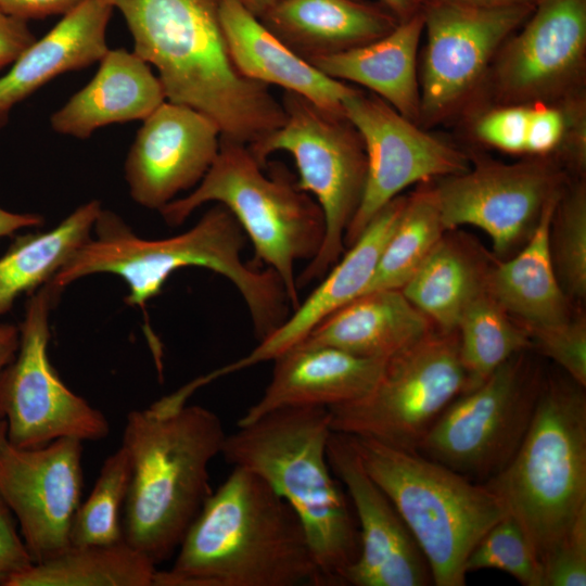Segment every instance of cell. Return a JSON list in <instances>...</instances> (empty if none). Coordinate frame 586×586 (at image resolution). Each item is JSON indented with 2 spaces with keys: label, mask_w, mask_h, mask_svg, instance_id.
<instances>
[{
  "label": "cell",
  "mask_w": 586,
  "mask_h": 586,
  "mask_svg": "<svg viewBox=\"0 0 586 586\" xmlns=\"http://www.w3.org/2000/svg\"><path fill=\"white\" fill-rule=\"evenodd\" d=\"M119 10L132 51L153 65L166 100L213 119L220 139L251 144L279 128L285 113L269 86L234 66L219 0H103Z\"/></svg>",
  "instance_id": "obj_1"
},
{
  "label": "cell",
  "mask_w": 586,
  "mask_h": 586,
  "mask_svg": "<svg viewBox=\"0 0 586 586\" xmlns=\"http://www.w3.org/2000/svg\"><path fill=\"white\" fill-rule=\"evenodd\" d=\"M323 586L290 505L254 472L233 467L153 586Z\"/></svg>",
  "instance_id": "obj_2"
},
{
  "label": "cell",
  "mask_w": 586,
  "mask_h": 586,
  "mask_svg": "<svg viewBox=\"0 0 586 586\" xmlns=\"http://www.w3.org/2000/svg\"><path fill=\"white\" fill-rule=\"evenodd\" d=\"M92 232L48 282L60 295L80 278L111 273L128 285L125 303L143 307L162 292L176 270L200 267L227 278L237 288L259 341L289 317L290 301L280 278L271 268L257 270L242 262L244 231L221 204L215 203L189 230L166 239H142L119 215L104 208Z\"/></svg>",
  "instance_id": "obj_3"
},
{
  "label": "cell",
  "mask_w": 586,
  "mask_h": 586,
  "mask_svg": "<svg viewBox=\"0 0 586 586\" xmlns=\"http://www.w3.org/2000/svg\"><path fill=\"white\" fill-rule=\"evenodd\" d=\"M226 436L215 412L169 396L127 415L122 446L131 474L123 536L156 565L177 551L212 494L209 464Z\"/></svg>",
  "instance_id": "obj_4"
},
{
  "label": "cell",
  "mask_w": 586,
  "mask_h": 586,
  "mask_svg": "<svg viewBox=\"0 0 586 586\" xmlns=\"http://www.w3.org/2000/svg\"><path fill=\"white\" fill-rule=\"evenodd\" d=\"M227 434L220 455L260 476L294 510L307 534L323 586L344 585L359 552L349 500L328 461L329 409L288 407Z\"/></svg>",
  "instance_id": "obj_5"
},
{
  "label": "cell",
  "mask_w": 586,
  "mask_h": 586,
  "mask_svg": "<svg viewBox=\"0 0 586 586\" xmlns=\"http://www.w3.org/2000/svg\"><path fill=\"white\" fill-rule=\"evenodd\" d=\"M542 559L586 509V394L565 373L546 374L517 453L483 483Z\"/></svg>",
  "instance_id": "obj_6"
},
{
  "label": "cell",
  "mask_w": 586,
  "mask_h": 586,
  "mask_svg": "<svg viewBox=\"0 0 586 586\" xmlns=\"http://www.w3.org/2000/svg\"><path fill=\"white\" fill-rule=\"evenodd\" d=\"M215 202L227 207L251 239L256 259L280 278L293 310L300 305L295 264L311 260L324 238V217L280 162L262 166L246 144L221 140L217 157L186 196L158 212L168 226L181 225L196 208Z\"/></svg>",
  "instance_id": "obj_7"
},
{
  "label": "cell",
  "mask_w": 586,
  "mask_h": 586,
  "mask_svg": "<svg viewBox=\"0 0 586 586\" xmlns=\"http://www.w3.org/2000/svg\"><path fill=\"white\" fill-rule=\"evenodd\" d=\"M362 466L400 514L436 586H463L466 560L506 512L484 485L418 450L353 436Z\"/></svg>",
  "instance_id": "obj_8"
},
{
  "label": "cell",
  "mask_w": 586,
  "mask_h": 586,
  "mask_svg": "<svg viewBox=\"0 0 586 586\" xmlns=\"http://www.w3.org/2000/svg\"><path fill=\"white\" fill-rule=\"evenodd\" d=\"M283 124L247 145L262 166L283 151L295 161L298 187L319 204L324 238L317 255L300 276L296 286L321 279L344 251V234L359 206L367 176L362 139L344 113L323 109L291 91L280 101Z\"/></svg>",
  "instance_id": "obj_9"
},
{
  "label": "cell",
  "mask_w": 586,
  "mask_h": 586,
  "mask_svg": "<svg viewBox=\"0 0 586 586\" xmlns=\"http://www.w3.org/2000/svg\"><path fill=\"white\" fill-rule=\"evenodd\" d=\"M466 390L457 331L432 329L386 359L366 396L328 408L330 428L395 448L418 450L441 413Z\"/></svg>",
  "instance_id": "obj_10"
},
{
  "label": "cell",
  "mask_w": 586,
  "mask_h": 586,
  "mask_svg": "<svg viewBox=\"0 0 586 586\" xmlns=\"http://www.w3.org/2000/svg\"><path fill=\"white\" fill-rule=\"evenodd\" d=\"M527 351L513 355L477 387L455 398L418 451L476 483L499 473L531 425L546 375Z\"/></svg>",
  "instance_id": "obj_11"
},
{
  "label": "cell",
  "mask_w": 586,
  "mask_h": 586,
  "mask_svg": "<svg viewBox=\"0 0 586 586\" xmlns=\"http://www.w3.org/2000/svg\"><path fill=\"white\" fill-rule=\"evenodd\" d=\"M59 296L48 283L30 294L16 356L0 373V419L7 441L18 448L62 437L98 441L110 433L106 417L69 390L50 361V313Z\"/></svg>",
  "instance_id": "obj_12"
},
{
  "label": "cell",
  "mask_w": 586,
  "mask_h": 586,
  "mask_svg": "<svg viewBox=\"0 0 586 586\" xmlns=\"http://www.w3.org/2000/svg\"><path fill=\"white\" fill-rule=\"evenodd\" d=\"M534 5L484 9L432 2L419 8L426 34L419 82L421 127L460 112L485 86L497 51Z\"/></svg>",
  "instance_id": "obj_13"
},
{
  "label": "cell",
  "mask_w": 586,
  "mask_h": 586,
  "mask_svg": "<svg viewBox=\"0 0 586 586\" xmlns=\"http://www.w3.org/2000/svg\"><path fill=\"white\" fill-rule=\"evenodd\" d=\"M586 0H537L497 51L486 79L497 105L558 104L582 95Z\"/></svg>",
  "instance_id": "obj_14"
},
{
  "label": "cell",
  "mask_w": 586,
  "mask_h": 586,
  "mask_svg": "<svg viewBox=\"0 0 586 586\" xmlns=\"http://www.w3.org/2000/svg\"><path fill=\"white\" fill-rule=\"evenodd\" d=\"M342 105L362 139L367 156L362 196L344 234L348 246L375 214L408 186L461 174L471 165L459 149L428 133L371 92L354 88Z\"/></svg>",
  "instance_id": "obj_15"
},
{
  "label": "cell",
  "mask_w": 586,
  "mask_h": 586,
  "mask_svg": "<svg viewBox=\"0 0 586 586\" xmlns=\"http://www.w3.org/2000/svg\"><path fill=\"white\" fill-rule=\"evenodd\" d=\"M564 189L563 174L548 156L512 164L476 162L434 187L446 231L477 227L489 235L498 255L527 241L546 204Z\"/></svg>",
  "instance_id": "obj_16"
},
{
  "label": "cell",
  "mask_w": 586,
  "mask_h": 586,
  "mask_svg": "<svg viewBox=\"0 0 586 586\" xmlns=\"http://www.w3.org/2000/svg\"><path fill=\"white\" fill-rule=\"evenodd\" d=\"M82 441L58 438L38 448L0 445V498L13 513L34 563L69 546L84 486Z\"/></svg>",
  "instance_id": "obj_17"
},
{
  "label": "cell",
  "mask_w": 586,
  "mask_h": 586,
  "mask_svg": "<svg viewBox=\"0 0 586 586\" xmlns=\"http://www.w3.org/2000/svg\"><path fill=\"white\" fill-rule=\"evenodd\" d=\"M335 477L349 496L358 525L359 552L344 585L424 586L429 564L395 506L365 470L353 437L332 431L327 447Z\"/></svg>",
  "instance_id": "obj_18"
},
{
  "label": "cell",
  "mask_w": 586,
  "mask_h": 586,
  "mask_svg": "<svg viewBox=\"0 0 586 586\" xmlns=\"http://www.w3.org/2000/svg\"><path fill=\"white\" fill-rule=\"evenodd\" d=\"M137 131L125 161L131 199L160 211L206 175L220 145V130L202 112L164 101Z\"/></svg>",
  "instance_id": "obj_19"
},
{
  "label": "cell",
  "mask_w": 586,
  "mask_h": 586,
  "mask_svg": "<svg viewBox=\"0 0 586 586\" xmlns=\"http://www.w3.org/2000/svg\"><path fill=\"white\" fill-rule=\"evenodd\" d=\"M273 361L269 384L239 419L238 426L281 408H331L357 400L373 388L386 359L359 357L332 346L301 342Z\"/></svg>",
  "instance_id": "obj_20"
},
{
  "label": "cell",
  "mask_w": 586,
  "mask_h": 586,
  "mask_svg": "<svg viewBox=\"0 0 586 586\" xmlns=\"http://www.w3.org/2000/svg\"><path fill=\"white\" fill-rule=\"evenodd\" d=\"M406 202L396 196L369 221L358 239L320 279V284L301 302L293 314L246 356L214 372L216 379L267 360L303 341L322 320L357 296L368 285L382 250L392 234Z\"/></svg>",
  "instance_id": "obj_21"
},
{
  "label": "cell",
  "mask_w": 586,
  "mask_h": 586,
  "mask_svg": "<svg viewBox=\"0 0 586 586\" xmlns=\"http://www.w3.org/2000/svg\"><path fill=\"white\" fill-rule=\"evenodd\" d=\"M166 101L150 65L133 51L109 49L92 79L50 118L52 129L78 139L116 123L145 119Z\"/></svg>",
  "instance_id": "obj_22"
},
{
  "label": "cell",
  "mask_w": 586,
  "mask_h": 586,
  "mask_svg": "<svg viewBox=\"0 0 586 586\" xmlns=\"http://www.w3.org/2000/svg\"><path fill=\"white\" fill-rule=\"evenodd\" d=\"M219 16L229 53L241 75L344 113L342 102L353 86L327 76L298 56L238 0H219Z\"/></svg>",
  "instance_id": "obj_23"
},
{
  "label": "cell",
  "mask_w": 586,
  "mask_h": 586,
  "mask_svg": "<svg viewBox=\"0 0 586 586\" xmlns=\"http://www.w3.org/2000/svg\"><path fill=\"white\" fill-rule=\"evenodd\" d=\"M112 12L103 0H82L20 54L0 77V125L14 105L53 78L103 58Z\"/></svg>",
  "instance_id": "obj_24"
},
{
  "label": "cell",
  "mask_w": 586,
  "mask_h": 586,
  "mask_svg": "<svg viewBox=\"0 0 586 586\" xmlns=\"http://www.w3.org/2000/svg\"><path fill=\"white\" fill-rule=\"evenodd\" d=\"M258 18L307 62L372 42L399 22L364 0H277Z\"/></svg>",
  "instance_id": "obj_25"
},
{
  "label": "cell",
  "mask_w": 586,
  "mask_h": 586,
  "mask_svg": "<svg viewBox=\"0 0 586 586\" xmlns=\"http://www.w3.org/2000/svg\"><path fill=\"white\" fill-rule=\"evenodd\" d=\"M423 27V14L419 9L372 42L316 58L309 63L333 79L365 87L419 125L417 55Z\"/></svg>",
  "instance_id": "obj_26"
},
{
  "label": "cell",
  "mask_w": 586,
  "mask_h": 586,
  "mask_svg": "<svg viewBox=\"0 0 586 586\" xmlns=\"http://www.w3.org/2000/svg\"><path fill=\"white\" fill-rule=\"evenodd\" d=\"M433 326L400 290H378L335 310L301 342L387 359L429 333Z\"/></svg>",
  "instance_id": "obj_27"
},
{
  "label": "cell",
  "mask_w": 586,
  "mask_h": 586,
  "mask_svg": "<svg viewBox=\"0 0 586 586\" xmlns=\"http://www.w3.org/2000/svg\"><path fill=\"white\" fill-rule=\"evenodd\" d=\"M560 195L546 204L519 254L485 276L487 293L511 317L521 320L525 330L572 317L570 298L557 278L549 247L550 224Z\"/></svg>",
  "instance_id": "obj_28"
},
{
  "label": "cell",
  "mask_w": 586,
  "mask_h": 586,
  "mask_svg": "<svg viewBox=\"0 0 586 586\" xmlns=\"http://www.w3.org/2000/svg\"><path fill=\"white\" fill-rule=\"evenodd\" d=\"M102 209L98 200L78 206L56 227L17 237L0 257V317L23 293L47 284L90 238Z\"/></svg>",
  "instance_id": "obj_29"
},
{
  "label": "cell",
  "mask_w": 586,
  "mask_h": 586,
  "mask_svg": "<svg viewBox=\"0 0 586 586\" xmlns=\"http://www.w3.org/2000/svg\"><path fill=\"white\" fill-rule=\"evenodd\" d=\"M485 276L469 252L444 234L400 291L440 330L453 332L485 290Z\"/></svg>",
  "instance_id": "obj_30"
},
{
  "label": "cell",
  "mask_w": 586,
  "mask_h": 586,
  "mask_svg": "<svg viewBox=\"0 0 586 586\" xmlns=\"http://www.w3.org/2000/svg\"><path fill=\"white\" fill-rule=\"evenodd\" d=\"M156 564L122 540L111 545L69 546L33 563L9 586H153Z\"/></svg>",
  "instance_id": "obj_31"
},
{
  "label": "cell",
  "mask_w": 586,
  "mask_h": 586,
  "mask_svg": "<svg viewBox=\"0 0 586 586\" xmlns=\"http://www.w3.org/2000/svg\"><path fill=\"white\" fill-rule=\"evenodd\" d=\"M484 290L464 309L457 327L467 390L482 384L513 355L532 348L526 330Z\"/></svg>",
  "instance_id": "obj_32"
},
{
  "label": "cell",
  "mask_w": 586,
  "mask_h": 586,
  "mask_svg": "<svg viewBox=\"0 0 586 586\" xmlns=\"http://www.w3.org/2000/svg\"><path fill=\"white\" fill-rule=\"evenodd\" d=\"M445 231L434 187L422 188L406 196L397 225L361 294L400 290Z\"/></svg>",
  "instance_id": "obj_33"
},
{
  "label": "cell",
  "mask_w": 586,
  "mask_h": 586,
  "mask_svg": "<svg viewBox=\"0 0 586 586\" xmlns=\"http://www.w3.org/2000/svg\"><path fill=\"white\" fill-rule=\"evenodd\" d=\"M130 474V460L120 445L105 459L91 493L77 508L69 532L71 546L124 540L122 518Z\"/></svg>",
  "instance_id": "obj_34"
},
{
  "label": "cell",
  "mask_w": 586,
  "mask_h": 586,
  "mask_svg": "<svg viewBox=\"0 0 586 586\" xmlns=\"http://www.w3.org/2000/svg\"><path fill=\"white\" fill-rule=\"evenodd\" d=\"M550 255L557 278L569 298L586 296V188L564 189L549 230Z\"/></svg>",
  "instance_id": "obj_35"
},
{
  "label": "cell",
  "mask_w": 586,
  "mask_h": 586,
  "mask_svg": "<svg viewBox=\"0 0 586 586\" xmlns=\"http://www.w3.org/2000/svg\"><path fill=\"white\" fill-rule=\"evenodd\" d=\"M494 569L524 586H544L538 555L521 525L509 514L494 523L479 539L466 563V573Z\"/></svg>",
  "instance_id": "obj_36"
},
{
  "label": "cell",
  "mask_w": 586,
  "mask_h": 586,
  "mask_svg": "<svg viewBox=\"0 0 586 586\" xmlns=\"http://www.w3.org/2000/svg\"><path fill=\"white\" fill-rule=\"evenodd\" d=\"M532 348L551 359L575 383L586 387V321L572 317L561 323L526 330Z\"/></svg>",
  "instance_id": "obj_37"
},
{
  "label": "cell",
  "mask_w": 586,
  "mask_h": 586,
  "mask_svg": "<svg viewBox=\"0 0 586 586\" xmlns=\"http://www.w3.org/2000/svg\"><path fill=\"white\" fill-rule=\"evenodd\" d=\"M544 586L586 585V509L542 559Z\"/></svg>",
  "instance_id": "obj_38"
},
{
  "label": "cell",
  "mask_w": 586,
  "mask_h": 586,
  "mask_svg": "<svg viewBox=\"0 0 586 586\" xmlns=\"http://www.w3.org/2000/svg\"><path fill=\"white\" fill-rule=\"evenodd\" d=\"M531 105H498L475 122L476 137L488 145L512 154L526 153Z\"/></svg>",
  "instance_id": "obj_39"
},
{
  "label": "cell",
  "mask_w": 586,
  "mask_h": 586,
  "mask_svg": "<svg viewBox=\"0 0 586 586\" xmlns=\"http://www.w3.org/2000/svg\"><path fill=\"white\" fill-rule=\"evenodd\" d=\"M570 100L558 104L531 105L525 154L548 156L562 149L569 128Z\"/></svg>",
  "instance_id": "obj_40"
},
{
  "label": "cell",
  "mask_w": 586,
  "mask_h": 586,
  "mask_svg": "<svg viewBox=\"0 0 586 586\" xmlns=\"http://www.w3.org/2000/svg\"><path fill=\"white\" fill-rule=\"evenodd\" d=\"M33 563L17 530V522L0 498V586H9L17 574Z\"/></svg>",
  "instance_id": "obj_41"
},
{
  "label": "cell",
  "mask_w": 586,
  "mask_h": 586,
  "mask_svg": "<svg viewBox=\"0 0 586 586\" xmlns=\"http://www.w3.org/2000/svg\"><path fill=\"white\" fill-rule=\"evenodd\" d=\"M35 39L26 21L0 9V69L12 64Z\"/></svg>",
  "instance_id": "obj_42"
},
{
  "label": "cell",
  "mask_w": 586,
  "mask_h": 586,
  "mask_svg": "<svg viewBox=\"0 0 586 586\" xmlns=\"http://www.w3.org/2000/svg\"><path fill=\"white\" fill-rule=\"evenodd\" d=\"M82 0H0V9L23 21L65 14Z\"/></svg>",
  "instance_id": "obj_43"
},
{
  "label": "cell",
  "mask_w": 586,
  "mask_h": 586,
  "mask_svg": "<svg viewBox=\"0 0 586 586\" xmlns=\"http://www.w3.org/2000/svg\"><path fill=\"white\" fill-rule=\"evenodd\" d=\"M43 218L37 214H18L0 207V238L11 235L24 228L40 227Z\"/></svg>",
  "instance_id": "obj_44"
},
{
  "label": "cell",
  "mask_w": 586,
  "mask_h": 586,
  "mask_svg": "<svg viewBox=\"0 0 586 586\" xmlns=\"http://www.w3.org/2000/svg\"><path fill=\"white\" fill-rule=\"evenodd\" d=\"M20 345V328L0 323V373L15 358Z\"/></svg>",
  "instance_id": "obj_45"
},
{
  "label": "cell",
  "mask_w": 586,
  "mask_h": 586,
  "mask_svg": "<svg viewBox=\"0 0 586 586\" xmlns=\"http://www.w3.org/2000/svg\"><path fill=\"white\" fill-rule=\"evenodd\" d=\"M442 2L473 8L495 9L514 5L535 4L537 0H419V8L425 3Z\"/></svg>",
  "instance_id": "obj_46"
},
{
  "label": "cell",
  "mask_w": 586,
  "mask_h": 586,
  "mask_svg": "<svg viewBox=\"0 0 586 586\" xmlns=\"http://www.w3.org/2000/svg\"><path fill=\"white\" fill-rule=\"evenodd\" d=\"M378 3L398 21L408 18L419 10V0H378Z\"/></svg>",
  "instance_id": "obj_47"
},
{
  "label": "cell",
  "mask_w": 586,
  "mask_h": 586,
  "mask_svg": "<svg viewBox=\"0 0 586 586\" xmlns=\"http://www.w3.org/2000/svg\"><path fill=\"white\" fill-rule=\"evenodd\" d=\"M257 17L262 16L277 0H238Z\"/></svg>",
  "instance_id": "obj_48"
},
{
  "label": "cell",
  "mask_w": 586,
  "mask_h": 586,
  "mask_svg": "<svg viewBox=\"0 0 586 586\" xmlns=\"http://www.w3.org/2000/svg\"><path fill=\"white\" fill-rule=\"evenodd\" d=\"M7 440V422L0 419V445Z\"/></svg>",
  "instance_id": "obj_49"
}]
</instances>
